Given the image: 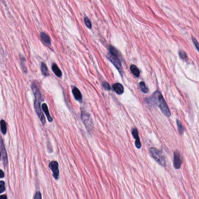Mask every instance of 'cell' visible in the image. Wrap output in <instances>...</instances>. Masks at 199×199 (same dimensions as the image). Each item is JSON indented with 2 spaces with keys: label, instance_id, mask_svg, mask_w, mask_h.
Here are the masks:
<instances>
[{
  "label": "cell",
  "instance_id": "22",
  "mask_svg": "<svg viewBox=\"0 0 199 199\" xmlns=\"http://www.w3.org/2000/svg\"><path fill=\"white\" fill-rule=\"evenodd\" d=\"M179 55L182 60L186 61L188 59V55H187L185 51H184L183 50H179Z\"/></svg>",
  "mask_w": 199,
  "mask_h": 199
},
{
  "label": "cell",
  "instance_id": "12",
  "mask_svg": "<svg viewBox=\"0 0 199 199\" xmlns=\"http://www.w3.org/2000/svg\"><path fill=\"white\" fill-rule=\"evenodd\" d=\"M73 94L74 95V98L77 100V101H79V102H82V96L81 94V93L80 92V91L79 90V89L77 87H74L73 89L72 90Z\"/></svg>",
  "mask_w": 199,
  "mask_h": 199
},
{
  "label": "cell",
  "instance_id": "10",
  "mask_svg": "<svg viewBox=\"0 0 199 199\" xmlns=\"http://www.w3.org/2000/svg\"><path fill=\"white\" fill-rule=\"evenodd\" d=\"M132 135L133 136L134 138L136 139L135 145L137 148H140L141 147V144L140 142L139 135H138V132L137 128H134L132 129Z\"/></svg>",
  "mask_w": 199,
  "mask_h": 199
},
{
  "label": "cell",
  "instance_id": "2",
  "mask_svg": "<svg viewBox=\"0 0 199 199\" xmlns=\"http://www.w3.org/2000/svg\"><path fill=\"white\" fill-rule=\"evenodd\" d=\"M149 153H150V156L155 161H157L159 165L163 166V167H165L166 161L165 157L159 150H158L156 148L151 147L149 149Z\"/></svg>",
  "mask_w": 199,
  "mask_h": 199
},
{
  "label": "cell",
  "instance_id": "26",
  "mask_svg": "<svg viewBox=\"0 0 199 199\" xmlns=\"http://www.w3.org/2000/svg\"><path fill=\"white\" fill-rule=\"evenodd\" d=\"M5 183H4V182L1 180V182H0V190H1V193H3L5 190Z\"/></svg>",
  "mask_w": 199,
  "mask_h": 199
},
{
  "label": "cell",
  "instance_id": "7",
  "mask_svg": "<svg viewBox=\"0 0 199 199\" xmlns=\"http://www.w3.org/2000/svg\"><path fill=\"white\" fill-rule=\"evenodd\" d=\"M49 168L53 172V176L55 179H58L59 176V170H58V164L57 161H53L50 162Z\"/></svg>",
  "mask_w": 199,
  "mask_h": 199
},
{
  "label": "cell",
  "instance_id": "29",
  "mask_svg": "<svg viewBox=\"0 0 199 199\" xmlns=\"http://www.w3.org/2000/svg\"><path fill=\"white\" fill-rule=\"evenodd\" d=\"M0 199H7L6 195H1L0 197Z\"/></svg>",
  "mask_w": 199,
  "mask_h": 199
},
{
  "label": "cell",
  "instance_id": "11",
  "mask_svg": "<svg viewBox=\"0 0 199 199\" xmlns=\"http://www.w3.org/2000/svg\"><path fill=\"white\" fill-rule=\"evenodd\" d=\"M113 89L114 91L119 95L122 94L124 93V87L123 85L119 83H117L113 85Z\"/></svg>",
  "mask_w": 199,
  "mask_h": 199
},
{
  "label": "cell",
  "instance_id": "5",
  "mask_svg": "<svg viewBox=\"0 0 199 199\" xmlns=\"http://www.w3.org/2000/svg\"><path fill=\"white\" fill-rule=\"evenodd\" d=\"M107 57L108 59L115 66V67L121 73L122 72V66L119 58L118 57L112 55L110 53L108 54Z\"/></svg>",
  "mask_w": 199,
  "mask_h": 199
},
{
  "label": "cell",
  "instance_id": "25",
  "mask_svg": "<svg viewBox=\"0 0 199 199\" xmlns=\"http://www.w3.org/2000/svg\"><path fill=\"white\" fill-rule=\"evenodd\" d=\"M192 41H193V43L194 46L196 47V49H197V51L199 52V43H198L197 40L194 37H192Z\"/></svg>",
  "mask_w": 199,
  "mask_h": 199
},
{
  "label": "cell",
  "instance_id": "3",
  "mask_svg": "<svg viewBox=\"0 0 199 199\" xmlns=\"http://www.w3.org/2000/svg\"><path fill=\"white\" fill-rule=\"evenodd\" d=\"M81 119L83 123L85 125L87 130L90 132L92 130L93 126V122L90 115L85 111H82L81 114Z\"/></svg>",
  "mask_w": 199,
  "mask_h": 199
},
{
  "label": "cell",
  "instance_id": "23",
  "mask_svg": "<svg viewBox=\"0 0 199 199\" xmlns=\"http://www.w3.org/2000/svg\"><path fill=\"white\" fill-rule=\"evenodd\" d=\"M21 64L22 68L24 72L25 73H26L27 72V68H26V66H25V58L23 57H21Z\"/></svg>",
  "mask_w": 199,
  "mask_h": 199
},
{
  "label": "cell",
  "instance_id": "27",
  "mask_svg": "<svg viewBox=\"0 0 199 199\" xmlns=\"http://www.w3.org/2000/svg\"><path fill=\"white\" fill-rule=\"evenodd\" d=\"M102 86H103V87H104L106 90H109L111 89V87H110V85L108 83V82H106V81H104V82L103 83Z\"/></svg>",
  "mask_w": 199,
  "mask_h": 199
},
{
  "label": "cell",
  "instance_id": "14",
  "mask_svg": "<svg viewBox=\"0 0 199 199\" xmlns=\"http://www.w3.org/2000/svg\"><path fill=\"white\" fill-rule=\"evenodd\" d=\"M42 108L43 112L46 115L48 121L49 122H52L53 121V119H52V117L50 116V113H49V111H48V107H47V104H45V103L43 104L42 106Z\"/></svg>",
  "mask_w": 199,
  "mask_h": 199
},
{
  "label": "cell",
  "instance_id": "15",
  "mask_svg": "<svg viewBox=\"0 0 199 199\" xmlns=\"http://www.w3.org/2000/svg\"><path fill=\"white\" fill-rule=\"evenodd\" d=\"M52 70L53 71V72L54 73V74L57 76L58 77H60L62 76V72L61 71V70L59 69V68L58 67V66L56 64V63H53L52 66Z\"/></svg>",
  "mask_w": 199,
  "mask_h": 199
},
{
  "label": "cell",
  "instance_id": "19",
  "mask_svg": "<svg viewBox=\"0 0 199 199\" xmlns=\"http://www.w3.org/2000/svg\"><path fill=\"white\" fill-rule=\"evenodd\" d=\"M139 87L140 89V90H141V91L145 94L147 93L148 92V87L146 86L145 83L143 81H141V82H140L139 83Z\"/></svg>",
  "mask_w": 199,
  "mask_h": 199
},
{
  "label": "cell",
  "instance_id": "28",
  "mask_svg": "<svg viewBox=\"0 0 199 199\" xmlns=\"http://www.w3.org/2000/svg\"><path fill=\"white\" fill-rule=\"evenodd\" d=\"M34 199H42V195L40 192H36V193L35 195Z\"/></svg>",
  "mask_w": 199,
  "mask_h": 199
},
{
  "label": "cell",
  "instance_id": "9",
  "mask_svg": "<svg viewBox=\"0 0 199 199\" xmlns=\"http://www.w3.org/2000/svg\"><path fill=\"white\" fill-rule=\"evenodd\" d=\"M1 156H2V159L3 161L4 165L5 166H7L8 164L7 154L6 149H5L3 139H1Z\"/></svg>",
  "mask_w": 199,
  "mask_h": 199
},
{
  "label": "cell",
  "instance_id": "13",
  "mask_svg": "<svg viewBox=\"0 0 199 199\" xmlns=\"http://www.w3.org/2000/svg\"><path fill=\"white\" fill-rule=\"evenodd\" d=\"M40 37L46 44H47V45H50V44H51L50 39L49 36L46 34V33H45L44 32H41L40 33Z\"/></svg>",
  "mask_w": 199,
  "mask_h": 199
},
{
  "label": "cell",
  "instance_id": "24",
  "mask_svg": "<svg viewBox=\"0 0 199 199\" xmlns=\"http://www.w3.org/2000/svg\"><path fill=\"white\" fill-rule=\"evenodd\" d=\"M84 22H85V23L86 26H87V27H88L89 29H91V27H92V23H91V21L89 19V18H87V17H85L84 18Z\"/></svg>",
  "mask_w": 199,
  "mask_h": 199
},
{
  "label": "cell",
  "instance_id": "8",
  "mask_svg": "<svg viewBox=\"0 0 199 199\" xmlns=\"http://www.w3.org/2000/svg\"><path fill=\"white\" fill-rule=\"evenodd\" d=\"M32 89L33 93H34V94L35 95V99L37 100H39L40 102H42L43 100V98H42V95L39 88L37 87V86L35 83H32Z\"/></svg>",
  "mask_w": 199,
  "mask_h": 199
},
{
  "label": "cell",
  "instance_id": "16",
  "mask_svg": "<svg viewBox=\"0 0 199 199\" xmlns=\"http://www.w3.org/2000/svg\"><path fill=\"white\" fill-rule=\"evenodd\" d=\"M130 71L136 77H138L140 76V71L135 65H131L130 66Z\"/></svg>",
  "mask_w": 199,
  "mask_h": 199
},
{
  "label": "cell",
  "instance_id": "17",
  "mask_svg": "<svg viewBox=\"0 0 199 199\" xmlns=\"http://www.w3.org/2000/svg\"><path fill=\"white\" fill-rule=\"evenodd\" d=\"M41 71H42V74L44 76H48L49 75L48 68L47 67L46 65L44 62L41 63Z\"/></svg>",
  "mask_w": 199,
  "mask_h": 199
},
{
  "label": "cell",
  "instance_id": "21",
  "mask_svg": "<svg viewBox=\"0 0 199 199\" xmlns=\"http://www.w3.org/2000/svg\"><path fill=\"white\" fill-rule=\"evenodd\" d=\"M1 132L3 133V134L5 135L7 133V125L4 120L1 121Z\"/></svg>",
  "mask_w": 199,
  "mask_h": 199
},
{
  "label": "cell",
  "instance_id": "1",
  "mask_svg": "<svg viewBox=\"0 0 199 199\" xmlns=\"http://www.w3.org/2000/svg\"><path fill=\"white\" fill-rule=\"evenodd\" d=\"M151 102H154L159 107L162 112L168 117H171V114L169 110L168 106L164 100L162 95L159 91H156L154 94L153 97L150 99Z\"/></svg>",
  "mask_w": 199,
  "mask_h": 199
},
{
  "label": "cell",
  "instance_id": "20",
  "mask_svg": "<svg viewBox=\"0 0 199 199\" xmlns=\"http://www.w3.org/2000/svg\"><path fill=\"white\" fill-rule=\"evenodd\" d=\"M176 122H177V129H178L179 133L180 135H182L184 132V128L183 127V125H182L181 122L179 120H177Z\"/></svg>",
  "mask_w": 199,
  "mask_h": 199
},
{
  "label": "cell",
  "instance_id": "18",
  "mask_svg": "<svg viewBox=\"0 0 199 199\" xmlns=\"http://www.w3.org/2000/svg\"><path fill=\"white\" fill-rule=\"evenodd\" d=\"M109 53L112 55L118 57H119V55H120V54H119L118 49L116 48L115 47H114L113 46H112V45H110L109 46Z\"/></svg>",
  "mask_w": 199,
  "mask_h": 199
},
{
  "label": "cell",
  "instance_id": "30",
  "mask_svg": "<svg viewBox=\"0 0 199 199\" xmlns=\"http://www.w3.org/2000/svg\"><path fill=\"white\" fill-rule=\"evenodd\" d=\"M1 176V178H3L4 176V172H3L2 170H1V176Z\"/></svg>",
  "mask_w": 199,
  "mask_h": 199
},
{
  "label": "cell",
  "instance_id": "4",
  "mask_svg": "<svg viewBox=\"0 0 199 199\" xmlns=\"http://www.w3.org/2000/svg\"><path fill=\"white\" fill-rule=\"evenodd\" d=\"M34 107H35V111L38 116V117L39 118L41 122L42 123L43 125H45L46 119H45V117L43 115V113L42 111V108H41V106H40V102L39 100H37L35 99V101H34Z\"/></svg>",
  "mask_w": 199,
  "mask_h": 199
},
{
  "label": "cell",
  "instance_id": "6",
  "mask_svg": "<svg viewBox=\"0 0 199 199\" xmlns=\"http://www.w3.org/2000/svg\"><path fill=\"white\" fill-rule=\"evenodd\" d=\"M182 163V160L180 154L177 151H175L173 154V165L174 168L176 170L179 169L181 167Z\"/></svg>",
  "mask_w": 199,
  "mask_h": 199
}]
</instances>
